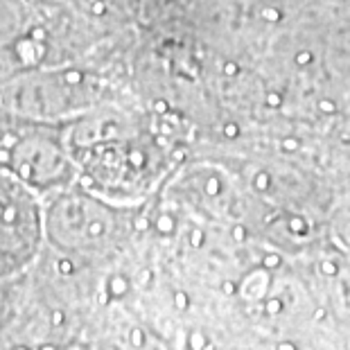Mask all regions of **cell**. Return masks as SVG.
I'll return each mask as SVG.
<instances>
[{"label":"cell","instance_id":"cell-2","mask_svg":"<svg viewBox=\"0 0 350 350\" xmlns=\"http://www.w3.org/2000/svg\"><path fill=\"white\" fill-rule=\"evenodd\" d=\"M5 314H7V303L5 296H0V350H5Z\"/></svg>","mask_w":350,"mask_h":350},{"label":"cell","instance_id":"cell-1","mask_svg":"<svg viewBox=\"0 0 350 350\" xmlns=\"http://www.w3.org/2000/svg\"><path fill=\"white\" fill-rule=\"evenodd\" d=\"M43 228L41 208L25 185L0 176V282L14 278L32 262Z\"/></svg>","mask_w":350,"mask_h":350}]
</instances>
